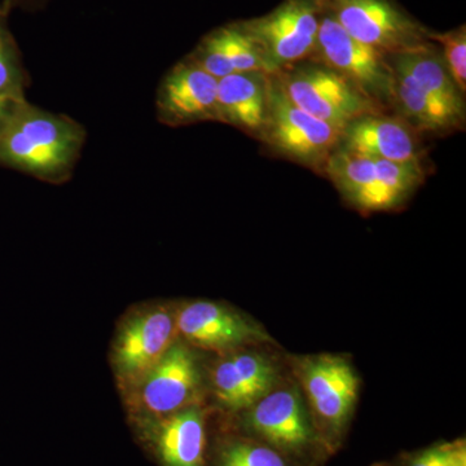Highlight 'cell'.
Returning <instances> with one entry per match:
<instances>
[{
	"label": "cell",
	"instance_id": "ba28073f",
	"mask_svg": "<svg viewBox=\"0 0 466 466\" xmlns=\"http://www.w3.org/2000/svg\"><path fill=\"white\" fill-rule=\"evenodd\" d=\"M201 386L198 355L188 343L175 342L157 366L130 391L135 420L167 416L198 406Z\"/></svg>",
	"mask_w": 466,
	"mask_h": 466
},
{
	"label": "cell",
	"instance_id": "8fae6325",
	"mask_svg": "<svg viewBox=\"0 0 466 466\" xmlns=\"http://www.w3.org/2000/svg\"><path fill=\"white\" fill-rule=\"evenodd\" d=\"M244 425L260 441L283 455H305L319 441L308 410L294 389L269 391L247 410Z\"/></svg>",
	"mask_w": 466,
	"mask_h": 466
},
{
	"label": "cell",
	"instance_id": "d6986e66",
	"mask_svg": "<svg viewBox=\"0 0 466 466\" xmlns=\"http://www.w3.org/2000/svg\"><path fill=\"white\" fill-rule=\"evenodd\" d=\"M324 170L352 205L367 211L375 210V159L354 155L337 147L328 158Z\"/></svg>",
	"mask_w": 466,
	"mask_h": 466
},
{
	"label": "cell",
	"instance_id": "4fadbf2b",
	"mask_svg": "<svg viewBox=\"0 0 466 466\" xmlns=\"http://www.w3.org/2000/svg\"><path fill=\"white\" fill-rule=\"evenodd\" d=\"M177 333L195 348L219 354L266 341V333L238 312L219 303H189L177 311Z\"/></svg>",
	"mask_w": 466,
	"mask_h": 466
},
{
	"label": "cell",
	"instance_id": "9c48e42d",
	"mask_svg": "<svg viewBox=\"0 0 466 466\" xmlns=\"http://www.w3.org/2000/svg\"><path fill=\"white\" fill-rule=\"evenodd\" d=\"M157 119L162 125L180 127L220 122L218 79L186 57L175 64L162 78L156 97Z\"/></svg>",
	"mask_w": 466,
	"mask_h": 466
},
{
	"label": "cell",
	"instance_id": "5b68a950",
	"mask_svg": "<svg viewBox=\"0 0 466 466\" xmlns=\"http://www.w3.org/2000/svg\"><path fill=\"white\" fill-rule=\"evenodd\" d=\"M236 24L278 75L317 52L320 9L317 0H285L266 16Z\"/></svg>",
	"mask_w": 466,
	"mask_h": 466
},
{
	"label": "cell",
	"instance_id": "30bf717a",
	"mask_svg": "<svg viewBox=\"0 0 466 466\" xmlns=\"http://www.w3.org/2000/svg\"><path fill=\"white\" fill-rule=\"evenodd\" d=\"M300 377L321 431L339 437L358 400L357 373L345 359L323 355L306 360Z\"/></svg>",
	"mask_w": 466,
	"mask_h": 466
},
{
	"label": "cell",
	"instance_id": "d4e9b609",
	"mask_svg": "<svg viewBox=\"0 0 466 466\" xmlns=\"http://www.w3.org/2000/svg\"><path fill=\"white\" fill-rule=\"evenodd\" d=\"M407 466H466L465 441L441 443L421 451L410 460Z\"/></svg>",
	"mask_w": 466,
	"mask_h": 466
},
{
	"label": "cell",
	"instance_id": "5bb4252c",
	"mask_svg": "<svg viewBox=\"0 0 466 466\" xmlns=\"http://www.w3.org/2000/svg\"><path fill=\"white\" fill-rule=\"evenodd\" d=\"M278 370L268 358L256 351L229 354L211 375L218 403L231 412L248 410L274 389Z\"/></svg>",
	"mask_w": 466,
	"mask_h": 466
},
{
	"label": "cell",
	"instance_id": "7402d4cb",
	"mask_svg": "<svg viewBox=\"0 0 466 466\" xmlns=\"http://www.w3.org/2000/svg\"><path fill=\"white\" fill-rule=\"evenodd\" d=\"M216 32L233 73L257 72L272 75L258 47L242 32L238 24L218 27Z\"/></svg>",
	"mask_w": 466,
	"mask_h": 466
},
{
	"label": "cell",
	"instance_id": "484cf974",
	"mask_svg": "<svg viewBox=\"0 0 466 466\" xmlns=\"http://www.w3.org/2000/svg\"><path fill=\"white\" fill-rule=\"evenodd\" d=\"M46 3H47V0H2L0 5L5 9H8L9 12L15 8L32 9V11H35V9L42 8Z\"/></svg>",
	"mask_w": 466,
	"mask_h": 466
},
{
	"label": "cell",
	"instance_id": "4316f807",
	"mask_svg": "<svg viewBox=\"0 0 466 466\" xmlns=\"http://www.w3.org/2000/svg\"><path fill=\"white\" fill-rule=\"evenodd\" d=\"M20 103H23V101H15L5 99V97H0V130H2L3 126L5 125V122L8 121L9 116H12V113L15 112V109H16V106Z\"/></svg>",
	"mask_w": 466,
	"mask_h": 466
},
{
	"label": "cell",
	"instance_id": "3957f363",
	"mask_svg": "<svg viewBox=\"0 0 466 466\" xmlns=\"http://www.w3.org/2000/svg\"><path fill=\"white\" fill-rule=\"evenodd\" d=\"M328 15L352 38L382 54H404L431 45L429 30L391 0H317Z\"/></svg>",
	"mask_w": 466,
	"mask_h": 466
},
{
	"label": "cell",
	"instance_id": "7a4b0ae2",
	"mask_svg": "<svg viewBox=\"0 0 466 466\" xmlns=\"http://www.w3.org/2000/svg\"><path fill=\"white\" fill-rule=\"evenodd\" d=\"M259 137L279 155L320 168L339 146L342 133L291 103L279 76L268 75L266 119Z\"/></svg>",
	"mask_w": 466,
	"mask_h": 466
},
{
	"label": "cell",
	"instance_id": "6da1fadb",
	"mask_svg": "<svg viewBox=\"0 0 466 466\" xmlns=\"http://www.w3.org/2000/svg\"><path fill=\"white\" fill-rule=\"evenodd\" d=\"M86 137L84 126L70 116L23 101L0 130V167L64 184L75 173Z\"/></svg>",
	"mask_w": 466,
	"mask_h": 466
},
{
	"label": "cell",
	"instance_id": "44dd1931",
	"mask_svg": "<svg viewBox=\"0 0 466 466\" xmlns=\"http://www.w3.org/2000/svg\"><path fill=\"white\" fill-rule=\"evenodd\" d=\"M9 14L11 12L0 5V97L24 101L29 76L16 39L8 27Z\"/></svg>",
	"mask_w": 466,
	"mask_h": 466
},
{
	"label": "cell",
	"instance_id": "52a82bcc",
	"mask_svg": "<svg viewBox=\"0 0 466 466\" xmlns=\"http://www.w3.org/2000/svg\"><path fill=\"white\" fill-rule=\"evenodd\" d=\"M320 15L317 52L324 66L345 76L382 106L394 104L395 72L388 55L357 41L332 17Z\"/></svg>",
	"mask_w": 466,
	"mask_h": 466
},
{
	"label": "cell",
	"instance_id": "9a60e30c",
	"mask_svg": "<svg viewBox=\"0 0 466 466\" xmlns=\"http://www.w3.org/2000/svg\"><path fill=\"white\" fill-rule=\"evenodd\" d=\"M339 148L363 157L420 162L415 134L404 119L382 115L361 116L343 131Z\"/></svg>",
	"mask_w": 466,
	"mask_h": 466
},
{
	"label": "cell",
	"instance_id": "ac0fdd59",
	"mask_svg": "<svg viewBox=\"0 0 466 466\" xmlns=\"http://www.w3.org/2000/svg\"><path fill=\"white\" fill-rule=\"evenodd\" d=\"M394 104L406 118L404 121L416 130L444 133L461 128L465 122L419 87L412 78L398 72H395Z\"/></svg>",
	"mask_w": 466,
	"mask_h": 466
},
{
	"label": "cell",
	"instance_id": "cb8c5ba5",
	"mask_svg": "<svg viewBox=\"0 0 466 466\" xmlns=\"http://www.w3.org/2000/svg\"><path fill=\"white\" fill-rule=\"evenodd\" d=\"M431 42L443 46V58L451 76L462 94L466 91V32L465 26L447 33H434L429 30Z\"/></svg>",
	"mask_w": 466,
	"mask_h": 466
},
{
	"label": "cell",
	"instance_id": "603a6c76",
	"mask_svg": "<svg viewBox=\"0 0 466 466\" xmlns=\"http://www.w3.org/2000/svg\"><path fill=\"white\" fill-rule=\"evenodd\" d=\"M216 466H290L274 447L259 441L232 440L218 450Z\"/></svg>",
	"mask_w": 466,
	"mask_h": 466
},
{
	"label": "cell",
	"instance_id": "e0dca14e",
	"mask_svg": "<svg viewBox=\"0 0 466 466\" xmlns=\"http://www.w3.org/2000/svg\"><path fill=\"white\" fill-rule=\"evenodd\" d=\"M389 61L394 72L410 76L438 103L465 119L464 94L453 81L433 45L421 50L392 55Z\"/></svg>",
	"mask_w": 466,
	"mask_h": 466
},
{
	"label": "cell",
	"instance_id": "7c38bea8",
	"mask_svg": "<svg viewBox=\"0 0 466 466\" xmlns=\"http://www.w3.org/2000/svg\"><path fill=\"white\" fill-rule=\"evenodd\" d=\"M140 440L161 466H207V424L198 406L135 420Z\"/></svg>",
	"mask_w": 466,
	"mask_h": 466
},
{
	"label": "cell",
	"instance_id": "ffe728a7",
	"mask_svg": "<svg viewBox=\"0 0 466 466\" xmlns=\"http://www.w3.org/2000/svg\"><path fill=\"white\" fill-rule=\"evenodd\" d=\"M373 159L377 177L375 210H388L397 207L424 177L421 162Z\"/></svg>",
	"mask_w": 466,
	"mask_h": 466
},
{
	"label": "cell",
	"instance_id": "2e32d148",
	"mask_svg": "<svg viewBox=\"0 0 466 466\" xmlns=\"http://www.w3.org/2000/svg\"><path fill=\"white\" fill-rule=\"evenodd\" d=\"M265 73H233L218 81V106L222 124L259 135L267 109Z\"/></svg>",
	"mask_w": 466,
	"mask_h": 466
},
{
	"label": "cell",
	"instance_id": "8992f818",
	"mask_svg": "<svg viewBox=\"0 0 466 466\" xmlns=\"http://www.w3.org/2000/svg\"><path fill=\"white\" fill-rule=\"evenodd\" d=\"M177 311L153 306L135 312L119 328L113 343V366L128 391L137 388L177 341Z\"/></svg>",
	"mask_w": 466,
	"mask_h": 466
},
{
	"label": "cell",
	"instance_id": "277c9868",
	"mask_svg": "<svg viewBox=\"0 0 466 466\" xmlns=\"http://www.w3.org/2000/svg\"><path fill=\"white\" fill-rule=\"evenodd\" d=\"M278 76L291 103L342 134L355 119L382 113L381 104L329 67L302 66Z\"/></svg>",
	"mask_w": 466,
	"mask_h": 466
}]
</instances>
